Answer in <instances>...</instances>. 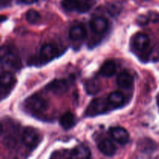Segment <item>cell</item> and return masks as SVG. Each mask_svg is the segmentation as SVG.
I'll list each match as a JSON object with an SVG mask.
<instances>
[{
	"instance_id": "obj_2",
	"label": "cell",
	"mask_w": 159,
	"mask_h": 159,
	"mask_svg": "<svg viewBox=\"0 0 159 159\" xmlns=\"http://www.w3.org/2000/svg\"><path fill=\"white\" fill-rule=\"evenodd\" d=\"M48 101L38 95H34L25 101V107L33 113H40L47 110Z\"/></svg>"
},
{
	"instance_id": "obj_10",
	"label": "cell",
	"mask_w": 159,
	"mask_h": 159,
	"mask_svg": "<svg viewBox=\"0 0 159 159\" xmlns=\"http://www.w3.org/2000/svg\"><path fill=\"white\" fill-rule=\"evenodd\" d=\"M16 82V78L11 72L4 71L1 75V91L2 96L6 91H10Z\"/></svg>"
},
{
	"instance_id": "obj_3",
	"label": "cell",
	"mask_w": 159,
	"mask_h": 159,
	"mask_svg": "<svg viewBox=\"0 0 159 159\" xmlns=\"http://www.w3.org/2000/svg\"><path fill=\"white\" fill-rule=\"evenodd\" d=\"M1 61L9 68H17L20 65V60L18 54L9 47L3 46L1 49Z\"/></svg>"
},
{
	"instance_id": "obj_19",
	"label": "cell",
	"mask_w": 159,
	"mask_h": 159,
	"mask_svg": "<svg viewBox=\"0 0 159 159\" xmlns=\"http://www.w3.org/2000/svg\"><path fill=\"white\" fill-rule=\"evenodd\" d=\"M26 20L30 24H37L41 20L40 13L34 9H30L26 13Z\"/></svg>"
},
{
	"instance_id": "obj_1",
	"label": "cell",
	"mask_w": 159,
	"mask_h": 159,
	"mask_svg": "<svg viewBox=\"0 0 159 159\" xmlns=\"http://www.w3.org/2000/svg\"><path fill=\"white\" fill-rule=\"evenodd\" d=\"M96 0H62L61 6L65 10L84 13L93 8Z\"/></svg>"
},
{
	"instance_id": "obj_16",
	"label": "cell",
	"mask_w": 159,
	"mask_h": 159,
	"mask_svg": "<svg viewBox=\"0 0 159 159\" xmlns=\"http://www.w3.org/2000/svg\"><path fill=\"white\" fill-rule=\"evenodd\" d=\"M133 76L127 71H122V72L120 73L117 77V80H116L118 85L123 89L130 88L133 85Z\"/></svg>"
},
{
	"instance_id": "obj_4",
	"label": "cell",
	"mask_w": 159,
	"mask_h": 159,
	"mask_svg": "<svg viewBox=\"0 0 159 159\" xmlns=\"http://www.w3.org/2000/svg\"><path fill=\"white\" fill-rule=\"evenodd\" d=\"M40 141V136L38 131L32 127H27L23 131L22 135V141L29 148L37 147Z\"/></svg>"
},
{
	"instance_id": "obj_9",
	"label": "cell",
	"mask_w": 159,
	"mask_h": 159,
	"mask_svg": "<svg viewBox=\"0 0 159 159\" xmlns=\"http://www.w3.org/2000/svg\"><path fill=\"white\" fill-rule=\"evenodd\" d=\"M90 157L91 151L84 144L76 146L70 152V159H89Z\"/></svg>"
},
{
	"instance_id": "obj_21",
	"label": "cell",
	"mask_w": 159,
	"mask_h": 159,
	"mask_svg": "<svg viewBox=\"0 0 159 159\" xmlns=\"http://www.w3.org/2000/svg\"><path fill=\"white\" fill-rule=\"evenodd\" d=\"M149 21L150 22H154V23H156L159 20V14L155 12H148V14L147 15Z\"/></svg>"
},
{
	"instance_id": "obj_12",
	"label": "cell",
	"mask_w": 159,
	"mask_h": 159,
	"mask_svg": "<svg viewBox=\"0 0 159 159\" xmlns=\"http://www.w3.org/2000/svg\"><path fill=\"white\" fill-rule=\"evenodd\" d=\"M98 149L101 153L107 156H113L116 152V148L115 144L110 139H102L98 144Z\"/></svg>"
},
{
	"instance_id": "obj_18",
	"label": "cell",
	"mask_w": 159,
	"mask_h": 159,
	"mask_svg": "<svg viewBox=\"0 0 159 159\" xmlns=\"http://www.w3.org/2000/svg\"><path fill=\"white\" fill-rule=\"evenodd\" d=\"M124 99L125 98H124V94L118 91L111 93L107 98V101L113 107H119V106L122 105L124 102Z\"/></svg>"
},
{
	"instance_id": "obj_20",
	"label": "cell",
	"mask_w": 159,
	"mask_h": 159,
	"mask_svg": "<svg viewBox=\"0 0 159 159\" xmlns=\"http://www.w3.org/2000/svg\"><path fill=\"white\" fill-rule=\"evenodd\" d=\"M85 89L89 94H96L99 90V83L96 79H90L85 83Z\"/></svg>"
},
{
	"instance_id": "obj_6",
	"label": "cell",
	"mask_w": 159,
	"mask_h": 159,
	"mask_svg": "<svg viewBox=\"0 0 159 159\" xmlns=\"http://www.w3.org/2000/svg\"><path fill=\"white\" fill-rule=\"evenodd\" d=\"M110 134L114 141L121 145H124L129 141V134L122 127H113L110 129Z\"/></svg>"
},
{
	"instance_id": "obj_13",
	"label": "cell",
	"mask_w": 159,
	"mask_h": 159,
	"mask_svg": "<svg viewBox=\"0 0 159 159\" xmlns=\"http://www.w3.org/2000/svg\"><path fill=\"white\" fill-rule=\"evenodd\" d=\"M57 54V48L51 43H46L40 48V55L43 61H51Z\"/></svg>"
},
{
	"instance_id": "obj_7",
	"label": "cell",
	"mask_w": 159,
	"mask_h": 159,
	"mask_svg": "<svg viewBox=\"0 0 159 159\" xmlns=\"http://www.w3.org/2000/svg\"><path fill=\"white\" fill-rule=\"evenodd\" d=\"M46 89L56 95H62L68 91V82L65 79H54L47 85Z\"/></svg>"
},
{
	"instance_id": "obj_8",
	"label": "cell",
	"mask_w": 159,
	"mask_h": 159,
	"mask_svg": "<svg viewBox=\"0 0 159 159\" xmlns=\"http://www.w3.org/2000/svg\"><path fill=\"white\" fill-rule=\"evenodd\" d=\"M108 21L104 17H95L90 21V27H91L92 30L96 34H104L108 29Z\"/></svg>"
},
{
	"instance_id": "obj_11",
	"label": "cell",
	"mask_w": 159,
	"mask_h": 159,
	"mask_svg": "<svg viewBox=\"0 0 159 159\" xmlns=\"http://www.w3.org/2000/svg\"><path fill=\"white\" fill-rule=\"evenodd\" d=\"M150 45V39L148 36L143 33H138L134 38V46L138 51H144Z\"/></svg>"
},
{
	"instance_id": "obj_23",
	"label": "cell",
	"mask_w": 159,
	"mask_h": 159,
	"mask_svg": "<svg viewBox=\"0 0 159 159\" xmlns=\"http://www.w3.org/2000/svg\"><path fill=\"white\" fill-rule=\"evenodd\" d=\"M37 0H20V2L24 4H32V3L36 2Z\"/></svg>"
},
{
	"instance_id": "obj_22",
	"label": "cell",
	"mask_w": 159,
	"mask_h": 159,
	"mask_svg": "<svg viewBox=\"0 0 159 159\" xmlns=\"http://www.w3.org/2000/svg\"><path fill=\"white\" fill-rule=\"evenodd\" d=\"M137 21H138V24L141 25V26H145V25H147L150 22L147 16H140Z\"/></svg>"
},
{
	"instance_id": "obj_5",
	"label": "cell",
	"mask_w": 159,
	"mask_h": 159,
	"mask_svg": "<svg viewBox=\"0 0 159 159\" xmlns=\"http://www.w3.org/2000/svg\"><path fill=\"white\" fill-rule=\"evenodd\" d=\"M107 110V105L102 99H96L91 102L86 110L87 116H96L105 113Z\"/></svg>"
},
{
	"instance_id": "obj_17",
	"label": "cell",
	"mask_w": 159,
	"mask_h": 159,
	"mask_svg": "<svg viewBox=\"0 0 159 159\" xmlns=\"http://www.w3.org/2000/svg\"><path fill=\"white\" fill-rule=\"evenodd\" d=\"M116 71V65L113 61H107L102 65L100 69L101 75L104 77H112Z\"/></svg>"
},
{
	"instance_id": "obj_14",
	"label": "cell",
	"mask_w": 159,
	"mask_h": 159,
	"mask_svg": "<svg viewBox=\"0 0 159 159\" xmlns=\"http://www.w3.org/2000/svg\"><path fill=\"white\" fill-rule=\"evenodd\" d=\"M69 37L72 40L79 41L86 37V30L82 24H76L71 26L69 30Z\"/></svg>"
},
{
	"instance_id": "obj_15",
	"label": "cell",
	"mask_w": 159,
	"mask_h": 159,
	"mask_svg": "<svg viewBox=\"0 0 159 159\" xmlns=\"http://www.w3.org/2000/svg\"><path fill=\"white\" fill-rule=\"evenodd\" d=\"M59 123H60V125L65 130H69L75 125V116L71 112H66L60 117Z\"/></svg>"
}]
</instances>
